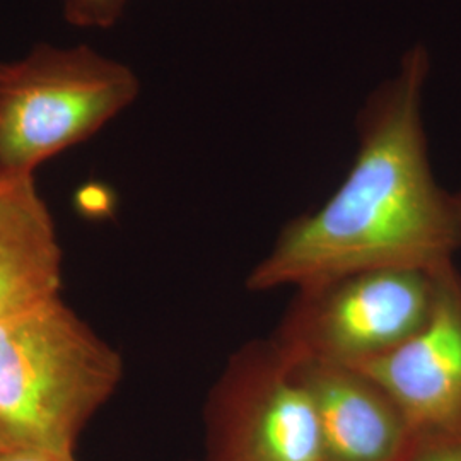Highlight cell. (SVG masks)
Wrapping results in <instances>:
<instances>
[{
	"label": "cell",
	"instance_id": "obj_7",
	"mask_svg": "<svg viewBox=\"0 0 461 461\" xmlns=\"http://www.w3.org/2000/svg\"><path fill=\"white\" fill-rule=\"evenodd\" d=\"M294 369L313 403L323 461H403L415 432L376 379L344 364L303 361Z\"/></svg>",
	"mask_w": 461,
	"mask_h": 461
},
{
	"label": "cell",
	"instance_id": "obj_12",
	"mask_svg": "<svg viewBox=\"0 0 461 461\" xmlns=\"http://www.w3.org/2000/svg\"><path fill=\"white\" fill-rule=\"evenodd\" d=\"M456 198H458V205H460V212H461V190H460V192H456Z\"/></svg>",
	"mask_w": 461,
	"mask_h": 461
},
{
	"label": "cell",
	"instance_id": "obj_3",
	"mask_svg": "<svg viewBox=\"0 0 461 461\" xmlns=\"http://www.w3.org/2000/svg\"><path fill=\"white\" fill-rule=\"evenodd\" d=\"M132 68L98 50L38 43L0 62V171L33 173L99 132L139 96Z\"/></svg>",
	"mask_w": 461,
	"mask_h": 461
},
{
	"label": "cell",
	"instance_id": "obj_2",
	"mask_svg": "<svg viewBox=\"0 0 461 461\" xmlns=\"http://www.w3.org/2000/svg\"><path fill=\"white\" fill-rule=\"evenodd\" d=\"M123 357L60 299L0 316V446L74 455Z\"/></svg>",
	"mask_w": 461,
	"mask_h": 461
},
{
	"label": "cell",
	"instance_id": "obj_9",
	"mask_svg": "<svg viewBox=\"0 0 461 461\" xmlns=\"http://www.w3.org/2000/svg\"><path fill=\"white\" fill-rule=\"evenodd\" d=\"M67 23L84 30H108L125 11L127 0H60Z\"/></svg>",
	"mask_w": 461,
	"mask_h": 461
},
{
	"label": "cell",
	"instance_id": "obj_5",
	"mask_svg": "<svg viewBox=\"0 0 461 461\" xmlns=\"http://www.w3.org/2000/svg\"><path fill=\"white\" fill-rule=\"evenodd\" d=\"M202 461H323L312 398L270 337L240 347L209 390Z\"/></svg>",
	"mask_w": 461,
	"mask_h": 461
},
{
	"label": "cell",
	"instance_id": "obj_8",
	"mask_svg": "<svg viewBox=\"0 0 461 461\" xmlns=\"http://www.w3.org/2000/svg\"><path fill=\"white\" fill-rule=\"evenodd\" d=\"M62 249L33 173L0 171V316L60 296Z\"/></svg>",
	"mask_w": 461,
	"mask_h": 461
},
{
	"label": "cell",
	"instance_id": "obj_10",
	"mask_svg": "<svg viewBox=\"0 0 461 461\" xmlns=\"http://www.w3.org/2000/svg\"><path fill=\"white\" fill-rule=\"evenodd\" d=\"M403 461H461V432H415Z\"/></svg>",
	"mask_w": 461,
	"mask_h": 461
},
{
	"label": "cell",
	"instance_id": "obj_1",
	"mask_svg": "<svg viewBox=\"0 0 461 461\" xmlns=\"http://www.w3.org/2000/svg\"><path fill=\"white\" fill-rule=\"evenodd\" d=\"M430 59L409 50L398 74L367 98L357 115L359 148L346 180L310 214L285 222L248 274L265 293L337 274L378 268H436L461 248L456 194L436 182L422 122Z\"/></svg>",
	"mask_w": 461,
	"mask_h": 461
},
{
	"label": "cell",
	"instance_id": "obj_4",
	"mask_svg": "<svg viewBox=\"0 0 461 461\" xmlns=\"http://www.w3.org/2000/svg\"><path fill=\"white\" fill-rule=\"evenodd\" d=\"M436 268H363L297 285L270 339L294 363L378 359L426 323Z\"/></svg>",
	"mask_w": 461,
	"mask_h": 461
},
{
	"label": "cell",
	"instance_id": "obj_11",
	"mask_svg": "<svg viewBox=\"0 0 461 461\" xmlns=\"http://www.w3.org/2000/svg\"><path fill=\"white\" fill-rule=\"evenodd\" d=\"M0 461H76L74 455L33 447H2Z\"/></svg>",
	"mask_w": 461,
	"mask_h": 461
},
{
	"label": "cell",
	"instance_id": "obj_6",
	"mask_svg": "<svg viewBox=\"0 0 461 461\" xmlns=\"http://www.w3.org/2000/svg\"><path fill=\"white\" fill-rule=\"evenodd\" d=\"M357 367L378 381L413 432H461V272L436 268L426 323L388 354Z\"/></svg>",
	"mask_w": 461,
	"mask_h": 461
}]
</instances>
